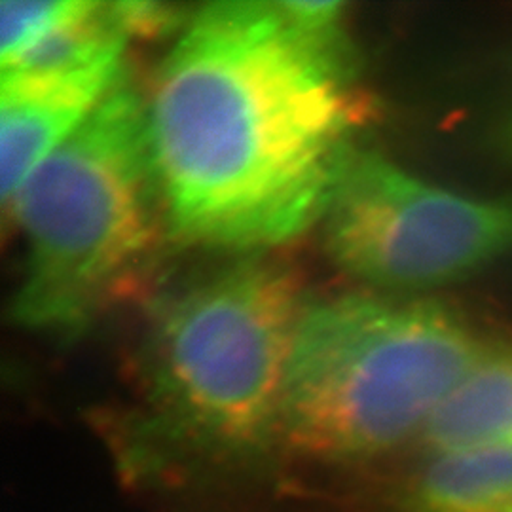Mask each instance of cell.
I'll list each match as a JSON object with an SVG mask.
<instances>
[{"instance_id":"8","label":"cell","mask_w":512,"mask_h":512,"mask_svg":"<svg viewBox=\"0 0 512 512\" xmlns=\"http://www.w3.org/2000/svg\"><path fill=\"white\" fill-rule=\"evenodd\" d=\"M420 439L431 454L512 444V348L490 349Z\"/></svg>"},{"instance_id":"4","label":"cell","mask_w":512,"mask_h":512,"mask_svg":"<svg viewBox=\"0 0 512 512\" xmlns=\"http://www.w3.org/2000/svg\"><path fill=\"white\" fill-rule=\"evenodd\" d=\"M10 202L25 243L14 321L48 334L88 327L141 268L165 217L143 97L120 80Z\"/></svg>"},{"instance_id":"1","label":"cell","mask_w":512,"mask_h":512,"mask_svg":"<svg viewBox=\"0 0 512 512\" xmlns=\"http://www.w3.org/2000/svg\"><path fill=\"white\" fill-rule=\"evenodd\" d=\"M349 44L294 25L277 2H215L192 18L147 103L171 232L251 251L321 219L359 122Z\"/></svg>"},{"instance_id":"9","label":"cell","mask_w":512,"mask_h":512,"mask_svg":"<svg viewBox=\"0 0 512 512\" xmlns=\"http://www.w3.org/2000/svg\"><path fill=\"white\" fill-rule=\"evenodd\" d=\"M82 0H4L0 4L2 65L27 52L80 8Z\"/></svg>"},{"instance_id":"6","label":"cell","mask_w":512,"mask_h":512,"mask_svg":"<svg viewBox=\"0 0 512 512\" xmlns=\"http://www.w3.org/2000/svg\"><path fill=\"white\" fill-rule=\"evenodd\" d=\"M122 59L59 73L2 74L0 183L8 203L122 80Z\"/></svg>"},{"instance_id":"7","label":"cell","mask_w":512,"mask_h":512,"mask_svg":"<svg viewBox=\"0 0 512 512\" xmlns=\"http://www.w3.org/2000/svg\"><path fill=\"white\" fill-rule=\"evenodd\" d=\"M401 512H512V444L431 454L399 495Z\"/></svg>"},{"instance_id":"2","label":"cell","mask_w":512,"mask_h":512,"mask_svg":"<svg viewBox=\"0 0 512 512\" xmlns=\"http://www.w3.org/2000/svg\"><path fill=\"white\" fill-rule=\"evenodd\" d=\"M488 353L433 302L351 294L308 306L287 366L279 440L315 461L378 458L421 437Z\"/></svg>"},{"instance_id":"10","label":"cell","mask_w":512,"mask_h":512,"mask_svg":"<svg viewBox=\"0 0 512 512\" xmlns=\"http://www.w3.org/2000/svg\"><path fill=\"white\" fill-rule=\"evenodd\" d=\"M112 10L128 37H165L177 29H186L194 18L188 14V6L158 0L112 2Z\"/></svg>"},{"instance_id":"11","label":"cell","mask_w":512,"mask_h":512,"mask_svg":"<svg viewBox=\"0 0 512 512\" xmlns=\"http://www.w3.org/2000/svg\"><path fill=\"white\" fill-rule=\"evenodd\" d=\"M497 141L501 145V150L512 158V88L505 109L501 112V120H499V128H497Z\"/></svg>"},{"instance_id":"3","label":"cell","mask_w":512,"mask_h":512,"mask_svg":"<svg viewBox=\"0 0 512 512\" xmlns=\"http://www.w3.org/2000/svg\"><path fill=\"white\" fill-rule=\"evenodd\" d=\"M306 308L289 264L258 255L165 298L143 357L150 433L209 461L258 456L279 440Z\"/></svg>"},{"instance_id":"5","label":"cell","mask_w":512,"mask_h":512,"mask_svg":"<svg viewBox=\"0 0 512 512\" xmlns=\"http://www.w3.org/2000/svg\"><path fill=\"white\" fill-rule=\"evenodd\" d=\"M321 220L340 268L391 289L454 281L512 251V200L461 196L357 148Z\"/></svg>"}]
</instances>
